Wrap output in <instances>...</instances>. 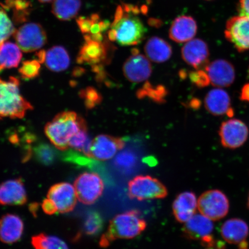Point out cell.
<instances>
[{"label": "cell", "instance_id": "cell-1", "mask_svg": "<svg viewBox=\"0 0 249 249\" xmlns=\"http://www.w3.org/2000/svg\"><path fill=\"white\" fill-rule=\"evenodd\" d=\"M86 124V121L74 112L64 111L46 124L45 132L55 147L66 151L71 138Z\"/></svg>", "mask_w": 249, "mask_h": 249}, {"label": "cell", "instance_id": "cell-2", "mask_svg": "<svg viewBox=\"0 0 249 249\" xmlns=\"http://www.w3.org/2000/svg\"><path fill=\"white\" fill-rule=\"evenodd\" d=\"M147 227V223L138 211L132 210L117 214L110 221L107 231L102 236L99 245L107 248L117 239L136 237Z\"/></svg>", "mask_w": 249, "mask_h": 249}, {"label": "cell", "instance_id": "cell-3", "mask_svg": "<svg viewBox=\"0 0 249 249\" xmlns=\"http://www.w3.org/2000/svg\"><path fill=\"white\" fill-rule=\"evenodd\" d=\"M19 85V80L15 77L7 81L0 78V119L22 118L33 110V106L21 96Z\"/></svg>", "mask_w": 249, "mask_h": 249}, {"label": "cell", "instance_id": "cell-4", "mask_svg": "<svg viewBox=\"0 0 249 249\" xmlns=\"http://www.w3.org/2000/svg\"><path fill=\"white\" fill-rule=\"evenodd\" d=\"M114 31L116 41L121 46H135L144 39L147 29L141 20L135 15L124 13L116 24L111 25Z\"/></svg>", "mask_w": 249, "mask_h": 249}, {"label": "cell", "instance_id": "cell-5", "mask_svg": "<svg viewBox=\"0 0 249 249\" xmlns=\"http://www.w3.org/2000/svg\"><path fill=\"white\" fill-rule=\"evenodd\" d=\"M168 192L160 180L149 176H138L128 183V195L139 201L160 199L166 197Z\"/></svg>", "mask_w": 249, "mask_h": 249}, {"label": "cell", "instance_id": "cell-6", "mask_svg": "<svg viewBox=\"0 0 249 249\" xmlns=\"http://www.w3.org/2000/svg\"><path fill=\"white\" fill-rule=\"evenodd\" d=\"M77 200L83 204L92 205L98 200L104 191V183L98 174L84 172L74 182Z\"/></svg>", "mask_w": 249, "mask_h": 249}, {"label": "cell", "instance_id": "cell-7", "mask_svg": "<svg viewBox=\"0 0 249 249\" xmlns=\"http://www.w3.org/2000/svg\"><path fill=\"white\" fill-rule=\"evenodd\" d=\"M228 198L219 190H210L202 194L198 200V209L200 213L213 221L219 220L229 213Z\"/></svg>", "mask_w": 249, "mask_h": 249}, {"label": "cell", "instance_id": "cell-8", "mask_svg": "<svg viewBox=\"0 0 249 249\" xmlns=\"http://www.w3.org/2000/svg\"><path fill=\"white\" fill-rule=\"evenodd\" d=\"M17 44L21 51L30 53L38 51L47 42V36L41 25L26 23L15 31L14 34Z\"/></svg>", "mask_w": 249, "mask_h": 249}, {"label": "cell", "instance_id": "cell-9", "mask_svg": "<svg viewBox=\"0 0 249 249\" xmlns=\"http://www.w3.org/2000/svg\"><path fill=\"white\" fill-rule=\"evenodd\" d=\"M185 223L183 232L186 237L193 240L200 241L206 248L215 241L213 236V220L203 214H195Z\"/></svg>", "mask_w": 249, "mask_h": 249}, {"label": "cell", "instance_id": "cell-10", "mask_svg": "<svg viewBox=\"0 0 249 249\" xmlns=\"http://www.w3.org/2000/svg\"><path fill=\"white\" fill-rule=\"evenodd\" d=\"M219 135L224 147L236 149L247 142L249 136L248 127L238 119H230L223 122L220 127Z\"/></svg>", "mask_w": 249, "mask_h": 249}, {"label": "cell", "instance_id": "cell-11", "mask_svg": "<svg viewBox=\"0 0 249 249\" xmlns=\"http://www.w3.org/2000/svg\"><path fill=\"white\" fill-rule=\"evenodd\" d=\"M132 55L127 59L124 64V76L131 83L144 82L152 74L151 62L144 55L140 54L138 49H132Z\"/></svg>", "mask_w": 249, "mask_h": 249}, {"label": "cell", "instance_id": "cell-12", "mask_svg": "<svg viewBox=\"0 0 249 249\" xmlns=\"http://www.w3.org/2000/svg\"><path fill=\"white\" fill-rule=\"evenodd\" d=\"M225 35L238 51L249 50V17L239 16L230 18L226 24Z\"/></svg>", "mask_w": 249, "mask_h": 249}, {"label": "cell", "instance_id": "cell-13", "mask_svg": "<svg viewBox=\"0 0 249 249\" xmlns=\"http://www.w3.org/2000/svg\"><path fill=\"white\" fill-rule=\"evenodd\" d=\"M47 197L54 202L59 213H71L76 207L77 196L74 187L68 182H60L51 186Z\"/></svg>", "mask_w": 249, "mask_h": 249}, {"label": "cell", "instance_id": "cell-14", "mask_svg": "<svg viewBox=\"0 0 249 249\" xmlns=\"http://www.w3.org/2000/svg\"><path fill=\"white\" fill-rule=\"evenodd\" d=\"M124 146L123 139L107 135H98L92 142L91 158L99 161L110 160Z\"/></svg>", "mask_w": 249, "mask_h": 249}, {"label": "cell", "instance_id": "cell-15", "mask_svg": "<svg viewBox=\"0 0 249 249\" xmlns=\"http://www.w3.org/2000/svg\"><path fill=\"white\" fill-rule=\"evenodd\" d=\"M183 60L196 70H204L209 62L210 51L204 40L193 39L182 48Z\"/></svg>", "mask_w": 249, "mask_h": 249}, {"label": "cell", "instance_id": "cell-16", "mask_svg": "<svg viewBox=\"0 0 249 249\" xmlns=\"http://www.w3.org/2000/svg\"><path fill=\"white\" fill-rule=\"evenodd\" d=\"M206 71L212 85L217 88L231 86L235 79V71L231 62L225 60H214L208 64Z\"/></svg>", "mask_w": 249, "mask_h": 249}, {"label": "cell", "instance_id": "cell-17", "mask_svg": "<svg viewBox=\"0 0 249 249\" xmlns=\"http://www.w3.org/2000/svg\"><path fill=\"white\" fill-rule=\"evenodd\" d=\"M27 201L26 188L21 178L7 180L0 184V205L21 206Z\"/></svg>", "mask_w": 249, "mask_h": 249}, {"label": "cell", "instance_id": "cell-18", "mask_svg": "<svg viewBox=\"0 0 249 249\" xmlns=\"http://www.w3.org/2000/svg\"><path fill=\"white\" fill-rule=\"evenodd\" d=\"M205 107L213 116H232L231 99L228 92L221 88L214 89L208 92L204 100Z\"/></svg>", "mask_w": 249, "mask_h": 249}, {"label": "cell", "instance_id": "cell-19", "mask_svg": "<svg viewBox=\"0 0 249 249\" xmlns=\"http://www.w3.org/2000/svg\"><path fill=\"white\" fill-rule=\"evenodd\" d=\"M24 223L18 214L7 213L0 218V241L13 244L19 241L24 232Z\"/></svg>", "mask_w": 249, "mask_h": 249}, {"label": "cell", "instance_id": "cell-20", "mask_svg": "<svg viewBox=\"0 0 249 249\" xmlns=\"http://www.w3.org/2000/svg\"><path fill=\"white\" fill-rule=\"evenodd\" d=\"M197 31V22L194 18L182 15L173 21L169 30V37L177 43H184L193 39Z\"/></svg>", "mask_w": 249, "mask_h": 249}, {"label": "cell", "instance_id": "cell-21", "mask_svg": "<svg viewBox=\"0 0 249 249\" xmlns=\"http://www.w3.org/2000/svg\"><path fill=\"white\" fill-rule=\"evenodd\" d=\"M107 46L102 42L86 39L85 44L82 47L77 58L78 63L95 65H101L107 62Z\"/></svg>", "mask_w": 249, "mask_h": 249}, {"label": "cell", "instance_id": "cell-22", "mask_svg": "<svg viewBox=\"0 0 249 249\" xmlns=\"http://www.w3.org/2000/svg\"><path fill=\"white\" fill-rule=\"evenodd\" d=\"M221 235L227 243L240 245L246 242L249 235L248 224L238 218H232L223 223L220 230Z\"/></svg>", "mask_w": 249, "mask_h": 249}, {"label": "cell", "instance_id": "cell-23", "mask_svg": "<svg viewBox=\"0 0 249 249\" xmlns=\"http://www.w3.org/2000/svg\"><path fill=\"white\" fill-rule=\"evenodd\" d=\"M197 208V198L191 192H185L179 195L173 204L174 215L180 223H186L191 219L195 214Z\"/></svg>", "mask_w": 249, "mask_h": 249}, {"label": "cell", "instance_id": "cell-24", "mask_svg": "<svg viewBox=\"0 0 249 249\" xmlns=\"http://www.w3.org/2000/svg\"><path fill=\"white\" fill-rule=\"evenodd\" d=\"M144 51L149 60L157 63H162L169 60L173 53L169 43L158 36L148 39L145 45Z\"/></svg>", "mask_w": 249, "mask_h": 249}, {"label": "cell", "instance_id": "cell-25", "mask_svg": "<svg viewBox=\"0 0 249 249\" xmlns=\"http://www.w3.org/2000/svg\"><path fill=\"white\" fill-rule=\"evenodd\" d=\"M45 64L47 68L53 71L66 70L70 65V57L63 47L56 46L46 53Z\"/></svg>", "mask_w": 249, "mask_h": 249}, {"label": "cell", "instance_id": "cell-26", "mask_svg": "<svg viewBox=\"0 0 249 249\" xmlns=\"http://www.w3.org/2000/svg\"><path fill=\"white\" fill-rule=\"evenodd\" d=\"M21 58V49L17 44L11 42L0 44V71L18 67Z\"/></svg>", "mask_w": 249, "mask_h": 249}, {"label": "cell", "instance_id": "cell-27", "mask_svg": "<svg viewBox=\"0 0 249 249\" xmlns=\"http://www.w3.org/2000/svg\"><path fill=\"white\" fill-rule=\"evenodd\" d=\"M81 6V0H54L52 13L59 20H70L76 17Z\"/></svg>", "mask_w": 249, "mask_h": 249}, {"label": "cell", "instance_id": "cell-28", "mask_svg": "<svg viewBox=\"0 0 249 249\" xmlns=\"http://www.w3.org/2000/svg\"><path fill=\"white\" fill-rule=\"evenodd\" d=\"M168 91L163 85L154 86L147 82L136 93L139 99L148 98L157 104H163L166 102Z\"/></svg>", "mask_w": 249, "mask_h": 249}, {"label": "cell", "instance_id": "cell-29", "mask_svg": "<svg viewBox=\"0 0 249 249\" xmlns=\"http://www.w3.org/2000/svg\"><path fill=\"white\" fill-rule=\"evenodd\" d=\"M92 142V140L89 138L86 124L71 138L69 142V147L82 152L87 158H91Z\"/></svg>", "mask_w": 249, "mask_h": 249}, {"label": "cell", "instance_id": "cell-30", "mask_svg": "<svg viewBox=\"0 0 249 249\" xmlns=\"http://www.w3.org/2000/svg\"><path fill=\"white\" fill-rule=\"evenodd\" d=\"M31 244L34 249H69L66 243L61 239L44 233L33 236Z\"/></svg>", "mask_w": 249, "mask_h": 249}, {"label": "cell", "instance_id": "cell-31", "mask_svg": "<svg viewBox=\"0 0 249 249\" xmlns=\"http://www.w3.org/2000/svg\"><path fill=\"white\" fill-rule=\"evenodd\" d=\"M32 153L37 161L48 166L53 164L58 157L56 149L46 143H39L34 146Z\"/></svg>", "mask_w": 249, "mask_h": 249}, {"label": "cell", "instance_id": "cell-32", "mask_svg": "<svg viewBox=\"0 0 249 249\" xmlns=\"http://www.w3.org/2000/svg\"><path fill=\"white\" fill-rule=\"evenodd\" d=\"M104 226V221L100 214L92 211L87 214L83 223V231L87 235L98 234Z\"/></svg>", "mask_w": 249, "mask_h": 249}, {"label": "cell", "instance_id": "cell-33", "mask_svg": "<svg viewBox=\"0 0 249 249\" xmlns=\"http://www.w3.org/2000/svg\"><path fill=\"white\" fill-rule=\"evenodd\" d=\"M87 108L91 109L100 104L102 101V95L97 90L93 87H87L79 93Z\"/></svg>", "mask_w": 249, "mask_h": 249}, {"label": "cell", "instance_id": "cell-34", "mask_svg": "<svg viewBox=\"0 0 249 249\" xmlns=\"http://www.w3.org/2000/svg\"><path fill=\"white\" fill-rule=\"evenodd\" d=\"M15 29L13 23L4 11L0 10V44L14 35Z\"/></svg>", "mask_w": 249, "mask_h": 249}, {"label": "cell", "instance_id": "cell-35", "mask_svg": "<svg viewBox=\"0 0 249 249\" xmlns=\"http://www.w3.org/2000/svg\"><path fill=\"white\" fill-rule=\"evenodd\" d=\"M40 65L38 60H27L23 62L18 72L24 79H33L40 73Z\"/></svg>", "mask_w": 249, "mask_h": 249}, {"label": "cell", "instance_id": "cell-36", "mask_svg": "<svg viewBox=\"0 0 249 249\" xmlns=\"http://www.w3.org/2000/svg\"><path fill=\"white\" fill-rule=\"evenodd\" d=\"M189 74L191 82L198 88H204L211 83L209 77L204 70L192 71Z\"/></svg>", "mask_w": 249, "mask_h": 249}, {"label": "cell", "instance_id": "cell-37", "mask_svg": "<svg viewBox=\"0 0 249 249\" xmlns=\"http://www.w3.org/2000/svg\"><path fill=\"white\" fill-rule=\"evenodd\" d=\"M99 20V15L93 14L90 18H79V19L77 20V23L82 32L88 35L90 33L93 24Z\"/></svg>", "mask_w": 249, "mask_h": 249}, {"label": "cell", "instance_id": "cell-38", "mask_svg": "<svg viewBox=\"0 0 249 249\" xmlns=\"http://www.w3.org/2000/svg\"><path fill=\"white\" fill-rule=\"evenodd\" d=\"M42 208L44 213L49 214V215H52V214L57 213L58 212L54 202H53L51 199L48 198L45 199V200L43 201Z\"/></svg>", "mask_w": 249, "mask_h": 249}, {"label": "cell", "instance_id": "cell-39", "mask_svg": "<svg viewBox=\"0 0 249 249\" xmlns=\"http://www.w3.org/2000/svg\"><path fill=\"white\" fill-rule=\"evenodd\" d=\"M238 11L242 17H249V0H240L239 1Z\"/></svg>", "mask_w": 249, "mask_h": 249}, {"label": "cell", "instance_id": "cell-40", "mask_svg": "<svg viewBox=\"0 0 249 249\" xmlns=\"http://www.w3.org/2000/svg\"><path fill=\"white\" fill-rule=\"evenodd\" d=\"M239 249H248L247 242L239 245ZM207 249H226L225 244L220 241H214L213 244L207 247Z\"/></svg>", "mask_w": 249, "mask_h": 249}, {"label": "cell", "instance_id": "cell-41", "mask_svg": "<svg viewBox=\"0 0 249 249\" xmlns=\"http://www.w3.org/2000/svg\"><path fill=\"white\" fill-rule=\"evenodd\" d=\"M240 99L242 101L249 102V83L243 87L241 89Z\"/></svg>", "mask_w": 249, "mask_h": 249}, {"label": "cell", "instance_id": "cell-42", "mask_svg": "<svg viewBox=\"0 0 249 249\" xmlns=\"http://www.w3.org/2000/svg\"><path fill=\"white\" fill-rule=\"evenodd\" d=\"M148 24L151 27L159 28L162 25V21L158 18H150L148 21Z\"/></svg>", "mask_w": 249, "mask_h": 249}, {"label": "cell", "instance_id": "cell-43", "mask_svg": "<svg viewBox=\"0 0 249 249\" xmlns=\"http://www.w3.org/2000/svg\"><path fill=\"white\" fill-rule=\"evenodd\" d=\"M46 52L45 51H41L37 53V57H38V61L40 63H43L45 61Z\"/></svg>", "mask_w": 249, "mask_h": 249}, {"label": "cell", "instance_id": "cell-44", "mask_svg": "<svg viewBox=\"0 0 249 249\" xmlns=\"http://www.w3.org/2000/svg\"><path fill=\"white\" fill-rule=\"evenodd\" d=\"M140 11L142 12V14H146L148 12V8L147 6H142L141 9H140Z\"/></svg>", "mask_w": 249, "mask_h": 249}, {"label": "cell", "instance_id": "cell-45", "mask_svg": "<svg viewBox=\"0 0 249 249\" xmlns=\"http://www.w3.org/2000/svg\"><path fill=\"white\" fill-rule=\"evenodd\" d=\"M39 1L41 2H49L53 1V0H39Z\"/></svg>", "mask_w": 249, "mask_h": 249}, {"label": "cell", "instance_id": "cell-46", "mask_svg": "<svg viewBox=\"0 0 249 249\" xmlns=\"http://www.w3.org/2000/svg\"><path fill=\"white\" fill-rule=\"evenodd\" d=\"M151 1H152V0H147V1L148 3H151Z\"/></svg>", "mask_w": 249, "mask_h": 249}, {"label": "cell", "instance_id": "cell-47", "mask_svg": "<svg viewBox=\"0 0 249 249\" xmlns=\"http://www.w3.org/2000/svg\"><path fill=\"white\" fill-rule=\"evenodd\" d=\"M248 207L249 208V198H248Z\"/></svg>", "mask_w": 249, "mask_h": 249}, {"label": "cell", "instance_id": "cell-48", "mask_svg": "<svg viewBox=\"0 0 249 249\" xmlns=\"http://www.w3.org/2000/svg\"></svg>", "mask_w": 249, "mask_h": 249}]
</instances>
